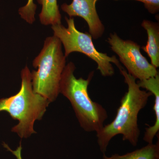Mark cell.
<instances>
[{"label":"cell","mask_w":159,"mask_h":159,"mask_svg":"<svg viewBox=\"0 0 159 159\" xmlns=\"http://www.w3.org/2000/svg\"><path fill=\"white\" fill-rule=\"evenodd\" d=\"M119 70L128 86V91L121 99L114 120L96 133L97 143L103 154L106 152L111 140L117 135H122L123 141H128L133 146H137L140 135L138 115L152 95L149 91L141 89L135 78L125 69Z\"/></svg>","instance_id":"obj_1"},{"label":"cell","mask_w":159,"mask_h":159,"mask_svg":"<svg viewBox=\"0 0 159 159\" xmlns=\"http://www.w3.org/2000/svg\"><path fill=\"white\" fill-rule=\"evenodd\" d=\"M76 67L69 62L64 69L60 82L59 93L70 102L80 125L87 132L97 133L104 126L108 117L107 111L101 104L92 100L88 86L94 76V71L87 79L74 76Z\"/></svg>","instance_id":"obj_2"},{"label":"cell","mask_w":159,"mask_h":159,"mask_svg":"<svg viewBox=\"0 0 159 159\" xmlns=\"http://www.w3.org/2000/svg\"><path fill=\"white\" fill-rule=\"evenodd\" d=\"M21 84L20 91L8 98L0 99V112H7L18 123L11 129L21 139H27L36 134L34 122L41 120L51 102L34 93L31 83V74L27 66L21 72Z\"/></svg>","instance_id":"obj_3"},{"label":"cell","mask_w":159,"mask_h":159,"mask_svg":"<svg viewBox=\"0 0 159 159\" xmlns=\"http://www.w3.org/2000/svg\"><path fill=\"white\" fill-rule=\"evenodd\" d=\"M33 66L37 70L31 72L32 88L52 102L58 97L61 75L66 66V57L62 44L56 36L46 39L39 54L34 58Z\"/></svg>","instance_id":"obj_4"},{"label":"cell","mask_w":159,"mask_h":159,"mask_svg":"<svg viewBox=\"0 0 159 159\" xmlns=\"http://www.w3.org/2000/svg\"><path fill=\"white\" fill-rule=\"evenodd\" d=\"M67 24V28L61 24L52 25L54 36L60 40L65 49L66 57L71 53L80 52L95 61L97 70L103 77H111L115 74L112 64L116 65L119 70L123 69L116 56H108L106 53L99 52L95 48L93 38L88 32L78 31L75 27L73 17H65Z\"/></svg>","instance_id":"obj_5"},{"label":"cell","mask_w":159,"mask_h":159,"mask_svg":"<svg viewBox=\"0 0 159 159\" xmlns=\"http://www.w3.org/2000/svg\"><path fill=\"white\" fill-rule=\"evenodd\" d=\"M107 42L111 49L119 57L128 74L139 80L155 77L158 74L156 68L148 62L141 53L140 46L130 40H124L116 33H111Z\"/></svg>","instance_id":"obj_6"},{"label":"cell","mask_w":159,"mask_h":159,"mask_svg":"<svg viewBox=\"0 0 159 159\" xmlns=\"http://www.w3.org/2000/svg\"><path fill=\"white\" fill-rule=\"evenodd\" d=\"M99 0H73L70 4L63 3L61 6L63 11L70 18L79 16L84 20L88 25L89 34L93 39L102 37L105 27L99 18L96 4Z\"/></svg>","instance_id":"obj_7"},{"label":"cell","mask_w":159,"mask_h":159,"mask_svg":"<svg viewBox=\"0 0 159 159\" xmlns=\"http://www.w3.org/2000/svg\"><path fill=\"white\" fill-rule=\"evenodd\" d=\"M141 88L145 89L154 95V105L153 110L155 115L156 120L152 126L145 128L143 140L148 143H153L155 137L158 134L159 130V75L148 79L139 80L137 82Z\"/></svg>","instance_id":"obj_8"},{"label":"cell","mask_w":159,"mask_h":159,"mask_svg":"<svg viewBox=\"0 0 159 159\" xmlns=\"http://www.w3.org/2000/svg\"><path fill=\"white\" fill-rule=\"evenodd\" d=\"M142 26L147 31V44L142 48L150 58L151 64L157 68L159 67V25L148 20H144Z\"/></svg>","instance_id":"obj_9"},{"label":"cell","mask_w":159,"mask_h":159,"mask_svg":"<svg viewBox=\"0 0 159 159\" xmlns=\"http://www.w3.org/2000/svg\"><path fill=\"white\" fill-rule=\"evenodd\" d=\"M38 2L42 6L39 14L40 21L42 25L52 26L61 24L57 0H38Z\"/></svg>","instance_id":"obj_10"},{"label":"cell","mask_w":159,"mask_h":159,"mask_svg":"<svg viewBox=\"0 0 159 159\" xmlns=\"http://www.w3.org/2000/svg\"><path fill=\"white\" fill-rule=\"evenodd\" d=\"M102 159H159V139L155 144L148 143L145 147L122 155L115 154L107 156L103 154Z\"/></svg>","instance_id":"obj_11"},{"label":"cell","mask_w":159,"mask_h":159,"mask_svg":"<svg viewBox=\"0 0 159 159\" xmlns=\"http://www.w3.org/2000/svg\"><path fill=\"white\" fill-rule=\"evenodd\" d=\"M37 6L34 4V0H28L25 6L19 9L18 12L21 17L30 24H32L34 20V15Z\"/></svg>","instance_id":"obj_12"},{"label":"cell","mask_w":159,"mask_h":159,"mask_svg":"<svg viewBox=\"0 0 159 159\" xmlns=\"http://www.w3.org/2000/svg\"><path fill=\"white\" fill-rule=\"evenodd\" d=\"M119 1V0H114ZM144 3L145 9L152 14H157L159 11V0H134Z\"/></svg>","instance_id":"obj_13"},{"label":"cell","mask_w":159,"mask_h":159,"mask_svg":"<svg viewBox=\"0 0 159 159\" xmlns=\"http://www.w3.org/2000/svg\"><path fill=\"white\" fill-rule=\"evenodd\" d=\"M3 147L6 148L7 150L10 152L16 157V159H23L21 153L22 147L21 143V142H20L19 146L15 150L11 149V148L9 147V145H7V144H6L5 142H3Z\"/></svg>","instance_id":"obj_14"}]
</instances>
